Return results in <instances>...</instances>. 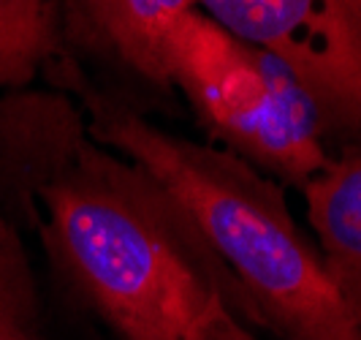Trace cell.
Returning <instances> with one entry per match:
<instances>
[{
  "label": "cell",
  "instance_id": "277c9868",
  "mask_svg": "<svg viewBox=\"0 0 361 340\" xmlns=\"http://www.w3.org/2000/svg\"><path fill=\"white\" fill-rule=\"evenodd\" d=\"M196 8L288 63L326 131L361 136V0H196Z\"/></svg>",
  "mask_w": 361,
  "mask_h": 340
},
{
  "label": "cell",
  "instance_id": "52a82bcc",
  "mask_svg": "<svg viewBox=\"0 0 361 340\" xmlns=\"http://www.w3.org/2000/svg\"><path fill=\"white\" fill-rule=\"evenodd\" d=\"M63 0H0V90L27 88L63 57Z\"/></svg>",
  "mask_w": 361,
  "mask_h": 340
},
{
  "label": "cell",
  "instance_id": "ba28073f",
  "mask_svg": "<svg viewBox=\"0 0 361 340\" xmlns=\"http://www.w3.org/2000/svg\"><path fill=\"white\" fill-rule=\"evenodd\" d=\"M17 199L14 188H0V335L33 327V275L8 207Z\"/></svg>",
  "mask_w": 361,
  "mask_h": 340
},
{
  "label": "cell",
  "instance_id": "30bf717a",
  "mask_svg": "<svg viewBox=\"0 0 361 340\" xmlns=\"http://www.w3.org/2000/svg\"><path fill=\"white\" fill-rule=\"evenodd\" d=\"M0 188H14V182H11V172H8V158H6L3 134H0ZM14 191H17V188H14Z\"/></svg>",
  "mask_w": 361,
  "mask_h": 340
},
{
  "label": "cell",
  "instance_id": "5b68a950",
  "mask_svg": "<svg viewBox=\"0 0 361 340\" xmlns=\"http://www.w3.org/2000/svg\"><path fill=\"white\" fill-rule=\"evenodd\" d=\"M302 191L326 275L361 329V150L331 158Z\"/></svg>",
  "mask_w": 361,
  "mask_h": 340
},
{
  "label": "cell",
  "instance_id": "3957f363",
  "mask_svg": "<svg viewBox=\"0 0 361 340\" xmlns=\"http://www.w3.org/2000/svg\"><path fill=\"white\" fill-rule=\"evenodd\" d=\"M169 85L182 90L220 147L269 177L305 188L331 161L324 115L288 63L199 8L171 36Z\"/></svg>",
  "mask_w": 361,
  "mask_h": 340
},
{
  "label": "cell",
  "instance_id": "9c48e42d",
  "mask_svg": "<svg viewBox=\"0 0 361 340\" xmlns=\"http://www.w3.org/2000/svg\"><path fill=\"white\" fill-rule=\"evenodd\" d=\"M209 340H255V338L250 335V329L245 327V319H239L234 310H228V313L215 324Z\"/></svg>",
  "mask_w": 361,
  "mask_h": 340
},
{
  "label": "cell",
  "instance_id": "8fae6325",
  "mask_svg": "<svg viewBox=\"0 0 361 340\" xmlns=\"http://www.w3.org/2000/svg\"><path fill=\"white\" fill-rule=\"evenodd\" d=\"M0 340H38L33 327H22V329H11L6 335H0Z\"/></svg>",
  "mask_w": 361,
  "mask_h": 340
},
{
  "label": "cell",
  "instance_id": "7a4b0ae2",
  "mask_svg": "<svg viewBox=\"0 0 361 340\" xmlns=\"http://www.w3.org/2000/svg\"><path fill=\"white\" fill-rule=\"evenodd\" d=\"M47 76L68 93L101 147L161 185L231 269L255 324L283 340H361L326 275L315 240L296 226L283 185L220 144L163 131L92 79L68 54Z\"/></svg>",
  "mask_w": 361,
  "mask_h": 340
},
{
  "label": "cell",
  "instance_id": "6da1fadb",
  "mask_svg": "<svg viewBox=\"0 0 361 340\" xmlns=\"http://www.w3.org/2000/svg\"><path fill=\"white\" fill-rule=\"evenodd\" d=\"M11 180L52 262L123 340H209L247 297L193 221L136 163L92 139L68 95L0 104Z\"/></svg>",
  "mask_w": 361,
  "mask_h": 340
},
{
  "label": "cell",
  "instance_id": "8992f818",
  "mask_svg": "<svg viewBox=\"0 0 361 340\" xmlns=\"http://www.w3.org/2000/svg\"><path fill=\"white\" fill-rule=\"evenodd\" d=\"M196 0H63L68 14L117 63L152 85H169V44Z\"/></svg>",
  "mask_w": 361,
  "mask_h": 340
}]
</instances>
